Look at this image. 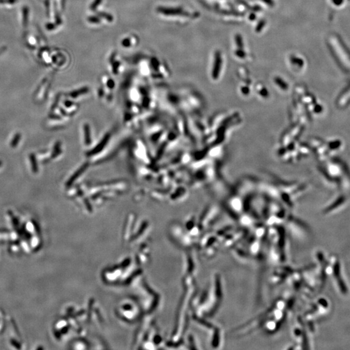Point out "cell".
Here are the masks:
<instances>
[{
  "instance_id": "1",
  "label": "cell",
  "mask_w": 350,
  "mask_h": 350,
  "mask_svg": "<svg viewBox=\"0 0 350 350\" xmlns=\"http://www.w3.org/2000/svg\"><path fill=\"white\" fill-rule=\"evenodd\" d=\"M336 280H337L338 287H339V288H340V290L342 292V293L344 294H347L348 290V288H347L346 283H345V282H344V281L343 280L342 278L340 277V278H337Z\"/></svg>"
},
{
  "instance_id": "2",
  "label": "cell",
  "mask_w": 350,
  "mask_h": 350,
  "mask_svg": "<svg viewBox=\"0 0 350 350\" xmlns=\"http://www.w3.org/2000/svg\"><path fill=\"white\" fill-rule=\"evenodd\" d=\"M333 275H334V276H335L336 280L337 279V278L341 277V274H340V262H339L338 260L336 261V262H335V264H334V266H333Z\"/></svg>"
},
{
  "instance_id": "3",
  "label": "cell",
  "mask_w": 350,
  "mask_h": 350,
  "mask_svg": "<svg viewBox=\"0 0 350 350\" xmlns=\"http://www.w3.org/2000/svg\"><path fill=\"white\" fill-rule=\"evenodd\" d=\"M29 9L27 7H24L23 9V25L24 27L27 25L28 22Z\"/></svg>"
},
{
  "instance_id": "4",
  "label": "cell",
  "mask_w": 350,
  "mask_h": 350,
  "mask_svg": "<svg viewBox=\"0 0 350 350\" xmlns=\"http://www.w3.org/2000/svg\"><path fill=\"white\" fill-rule=\"evenodd\" d=\"M319 304L320 305V306H322V307H325V308H326V307H328V302L324 298H321V299H320L319 300Z\"/></svg>"
},
{
  "instance_id": "5",
  "label": "cell",
  "mask_w": 350,
  "mask_h": 350,
  "mask_svg": "<svg viewBox=\"0 0 350 350\" xmlns=\"http://www.w3.org/2000/svg\"><path fill=\"white\" fill-rule=\"evenodd\" d=\"M317 256H318V259H319V260L320 261V262L321 263L323 264L324 263L325 261V258H324V256H323V254L322 252H318L317 254Z\"/></svg>"
},
{
  "instance_id": "6",
  "label": "cell",
  "mask_w": 350,
  "mask_h": 350,
  "mask_svg": "<svg viewBox=\"0 0 350 350\" xmlns=\"http://www.w3.org/2000/svg\"><path fill=\"white\" fill-rule=\"evenodd\" d=\"M16 0H0V3H5V2H7L8 3H14Z\"/></svg>"
}]
</instances>
